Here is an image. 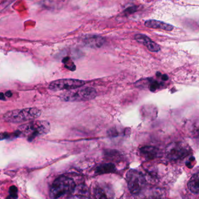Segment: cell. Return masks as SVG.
I'll list each match as a JSON object with an SVG mask.
<instances>
[{
	"instance_id": "obj_1",
	"label": "cell",
	"mask_w": 199,
	"mask_h": 199,
	"mask_svg": "<svg viewBox=\"0 0 199 199\" xmlns=\"http://www.w3.org/2000/svg\"><path fill=\"white\" fill-rule=\"evenodd\" d=\"M50 130V124L45 120H36L20 126L15 131L17 137H26L29 141L46 135Z\"/></svg>"
},
{
	"instance_id": "obj_2",
	"label": "cell",
	"mask_w": 199,
	"mask_h": 199,
	"mask_svg": "<svg viewBox=\"0 0 199 199\" xmlns=\"http://www.w3.org/2000/svg\"><path fill=\"white\" fill-rule=\"evenodd\" d=\"M41 113V110L36 107L16 109L7 112L4 115V119L10 123H22L37 119Z\"/></svg>"
},
{
	"instance_id": "obj_3",
	"label": "cell",
	"mask_w": 199,
	"mask_h": 199,
	"mask_svg": "<svg viewBox=\"0 0 199 199\" xmlns=\"http://www.w3.org/2000/svg\"><path fill=\"white\" fill-rule=\"evenodd\" d=\"M75 183L71 178L62 176L57 178L53 182L49 190V197L57 199L68 193H72L75 188Z\"/></svg>"
},
{
	"instance_id": "obj_4",
	"label": "cell",
	"mask_w": 199,
	"mask_h": 199,
	"mask_svg": "<svg viewBox=\"0 0 199 199\" xmlns=\"http://www.w3.org/2000/svg\"><path fill=\"white\" fill-rule=\"evenodd\" d=\"M97 95V92L93 88L87 87L84 88L69 91L61 94L60 98L66 102H80L90 101Z\"/></svg>"
},
{
	"instance_id": "obj_5",
	"label": "cell",
	"mask_w": 199,
	"mask_h": 199,
	"mask_svg": "<svg viewBox=\"0 0 199 199\" xmlns=\"http://www.w3.org/2000/svg\"><path fill=\"white\" fill-rule=\"evenodd\" d=\"M190 153L189 147L182 143L177 142L169 144L165 150L167 157L172 161L182 159Z\"/></svg>"
},
{
	"instance_id": "obj_6",
	"label": "cell",
	"mask_w": 199,
	"mask_h": 199,
	"mask_svg": "<svg viewBox=\"0 0 199 199\" xmlns=\"http://www.w3.org/2000/svg\"><path fill=\"white\" fill-rule=\"evenodd\" d=\"M128 187L133 194L139 193L146 184V180L143 174L139 171L130 170L127 175Z\"/></svg>"
},
{
	"instance_id": "obj_7",
	"label": "cell",
	"mask_w": 199,
	"mask_h": 199,
	"mask_svg": "<svg viewBox=\"0 0 199 199\" xmlns=\"http://www.w3.org/2000/svg\"><path fill=\"white\" fill-rule=\"evenodd\" d=\"M85 82L77 79H61L52 81L48 85V88L52 91L76 90L83 86Z\"/></svg>"
},
{
	"instance_id": "obj_8",
	"label": "cell",
	"mask_w": 199,
	"mask_h": 199,
	"mask_svg": "<svg viewBox=\"0 0 199 199\" xmlns=\"http://www.w3.org/2000/svg\"><path fill=\"white\" fill-rule=\"evenodd\" d=\"M94 196L96 199H114V192L109 184L100 183L94 189Z\"/></svg>"
},
{
	"instance_id": "obj_9",
	"label": "cell",
	"mask_w": 199,
	"mask_h": 199,
	"mask_svg": "<svg viewBox=\"0 0 199 199\" xmlns=\"http://www.w3.org/2000/svg\"><path fill=\"white\" fill-rule=\"evenodd\" d=\"M134 39L138 43L145 46L150 52H158L161 50L160 46L158 44L145 34H137L134 36Z\"/></svg>"
},
{
	"instance_id": "obj_10",
	"label": "cell",
	"mask_w": 199,
	"mask_h": 199,
	"mask_svg": "<svg viewBox=\"0 0 199 199\" xmlns=\"http://www.w3.org/2000/svg\"><path fill=\"white\" fill-rule=\"evenodd\" d=\"M140 153L147 160L154 159L159 156L160 151L158 148L152 146H145L140 148Z\"/></svg>"
},
{
	"instance_id": "obj_11",
	"label": "cell",
	"mask_w": 199,
	"mask_h": 199,
	"mask_svg": "<svg viewBox=\"0 0 199 199\" xmlns=\"http://www.w3.org/2000/svg\"><path fill=\"white\" fill-rule=\"evenodd\" d=\"M145 26L149 28L159 29L167 31H171L173 29V27L171 25L166 23L164 22H161L157 20H148L144 23Z\"/></svg>"
},
{
	"instance_id": "obj_12",
	"label": "cell",
	"mask_w": 199,
	"mask_h": 199,
	"mask_svg": "<svg viewBox=\"0 0 199 199\" xmlns=\"http://www.w3.org/2000/svg\"><path fill=\"white\" fill-rule=\"evenodd\" d=\"M116 170V168L115 165L111 163H107L101 164L97 166L95 170V173L96 175H103L105 173H112Z\"/></svg>"
},
{
	"instance_id": "obj_13",
	"label": "cell",
	"mask_w": 199,
	"mask_h": 199,
	"mask_svg": "<svg viewBox=\"0 0 199 199\" xmlns=\"http://www.w3.org/2000/svg\"><path fill=\"white\" fill-rule=\"evenodd\" d=\"M189 189L193 193L199 194V173H197L190 178L188 184Z\"/></svg>"
},
{
	"instance_id": "obj_14",
	"label": "cell",
	"mask_w": 199,
	"mask_h": 199,
	"mask_svg": "<svg viewBox=\"0 0 199 199\" xmlns=\"http://www.w3.org/2000/svg\"><path fill=\"white\" fill-rule=\"evenodd\" d=\"M104 39L101 37H90L85 40V43L91 47H100L104 43Z\"/></svg>"
},
{
	"instance_id": "obj_15",
	"label": "cell",
	"mask_w": 199,
	"mask_h": 199,
	"mask_svg": "<svg viewBox=\"0 0 199 199\" xmlns=\"http://www.w3.org/2000/svg\"><path fill=\"white\" fill-rule=\"evenodd\" d=\"M72 193L76 197H88V188L83 184L76 186Z\"/></svg>"
},
{
	"instance_id": "obj_16",
	"label": "cell",
	"mask_w": 199,
	"mask_h": 199,
	"mask_svg": "<svg viewBox=\"0 0 199 199\" xmlns=\"http://www.w3.org/2000/svg\"><path fill=\"white\" fill-rule=\"evenodd\" d=\"M63 62L65 64V66L71 71H74L76 69L75 66H74L73 61L70 59L69 57H65V58H64Z\"/></svg>"
},
{
	"instance_id": "obj_17",
	"label": "cell",
	"mask_w": 199,
	"mask_h": 199,
	"mask_svg": "<svg viewBox=\"0 0 199 199\" xmlns=\"http://www.w3.org/2000/svg\"><path fill=\"white\" fill-rule=\"evenodd\" d=\"M18 189L15 186H12L10 187L9 190V193L10 196L7 198L9 199H17L18 198Z\"/></svg>"
},
{
	"instance_id": "obj_18",
	"label": "cell",
	"mask_w": 199,
	"mask_h": 199,
	"mask_svg": "<svg viewBox=\"0 0 199 199\" xmlns=\"http://www.w3.org/2000/svg\"><path fill=\"white\" fill-rule=\"evenodd\" d=\"M195 164V159L193 157H190L186 163V165L189 168H193L194 164Z\"/></svg>"
},
{
	"instance_id": "obj_19",
	"label": "cell",
	"mask_w": 199,
	"mask_h": 199,
	"mask_svg": "<svg viewBox=\"0 0 199 199\" xmlns=\"http://www.w3.org/2000/svg\"><path fill=\"white\" fill-rule=\"evenodd\" d=\"M159 86V84L158 82H154L151 85H150V91H155L158 87Z\"/></svg>"
},
{
	"instance_id": "obj_20",
	"label": "cell",
	"mask_w": 199,
	"mask_h": 199,
	"mask_svg": "<svg viewBox=\"0 0 199 199\" xmlns=\"http://www.w3.org/2000/svg\"><path fill=\"white\" fill-rule=\"evenodd\" d=\"M9 137V135L6 133H0V141L7 139Z\"/></svg>"
},
{
	"instance_id": "obj_21",
	"label": "cell",
	"mask_w": 199,
	"mask_h": 199,
	"mask_svg": "<svg viewBox=\"0 0 199 199\" xmlns=\"http://www.w3.org/2000/svg\"><path fill=\"white\" fill-rule=\"evenodd\" d=\"M5 95H6L7 97L10 98V97L12 96V92H11V91H7V92L5 93Z\"/></svg>"
},
{
	"instance_id": "obj_22",
	"label": "cell",
	"mask_w": 199,
	"mask_h": 199,
	"mask_svg": "<svg viewBox=\"0 0 199 199\" xmlns=\"http://www.w3.org/2000/svg\"><path fill=\"white\" fill-rule=\"evenodd\" d=\"M0 99L1 100H5V96L3 93H0Z\"/></svg>"
},
{
	"instance_id": "obj_23",
	"label": "cell",
	"mask_w": 199,
	"mask_h": 199,
	"mask_svg": "<svg viewBox=\"0 0 199 199\" xmlns=\"http://www.w3.org/2000/svg\"><path fill=\"white\" fill-rule=\"evenodd\" d=\"M162 78H163V80L166 81V80H167L168 79V76H166V75H163V77H162Z\"/></svg>"
}]
</instances>
